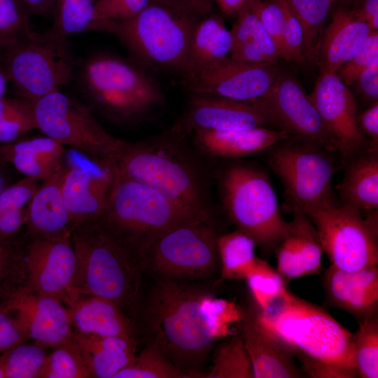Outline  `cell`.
<instances>
[{"mask_svg":"<svg viewBox=\"0 0 378 378\" xmlns=\"http://www.w3.org/2000/svg\"><path fill=\"white\" fill-rule=\"evenodd\" d=\"M207 293L183 281L160 277L145 312L151 343L175 365L194 377L214 341L204 322L202 302Z\"/></svg>","mask_w":378,"mask_h":378,"instance_id":"3","label":"cell"},{"mask_svg":"<svg viewBox=\"0 0 378 378\" xmlns=\"http://www.w3.org/2000/svg\"><path fill=\"white\" fill-rule=\"evenodd\" d=\"M27 340L14 318L0 303V354Z\"/></svg>","mask_w":378,"mask_h":378,"instance_id":"51","label":"cell"},{"mask_svg":"<svg viewBox=\"0 0 378 378\" xmlns=\"http://www.w3.org/2000/svg\"><path fill=\"white\" fill-rule=\"evenodd\" d=\"M78 76L81 90L91 105L115 123L139 120L164 100L157 82L141 66L113 55L90 56Z\"/></svg>","mask_w":378,"mask_h":378,"instance_id":"7","label":"cell"},{"mask_svg":"<svg viewBox=\"0 0 378 378\" xmlns=\"http://www.w3.org/2000/svg\"><path fill=\"white\" fill-rule=\"evenodd\" d=\"M64 162L66 170L62 181V194L74 227L104 212L113 172L107 159L94 160L73 149L65 153Z\"/></svg>","mask_w":378,"mask_h":378,"instance_id":"16","label":"cell"},{"mask_svg":"<svg viewBox=\"0 0 378 378\" xmlns=\"http://www.w3.org/2000/svg\"><path fill=\"white\" fill-rule=\"evenodd\" d=\"M177 8L202 18L213 13L214 0H165Z\"/></svg>","mask_w":378,"mask_h":378,"instance_id":"56","label":"cell"},{"mask_svg":"<svg viewBox=\"0 0 378 378\" xmlns=\"http://www.w3.org/2000/svg\"><path fill=\"white\" fill-rule=\"evenodd\" d=\"M260 99L278 129L291 138L338 153L335 141L326 130L309 96L291 76L279 71L273 84Z\"/></svg>","mask_w":378,"mask_h":378,"instance_id":"15","label":"cell"},{"mask_svg":"<svg viewBox=\"0 0 378 378\" xmlns=\"http://www.w3.org/2000/svg\"><path fill=\"white\" fill-rule=\"evenodd\" d=\"M250 5L238 14L230 29L229 57L248 62L275 64L281 57L278 48Z\"/></svg>","mask_w":378,"mask_h":378,"instance_id":"32","label":"cell"},{"mask_svg":"<svg viewBox=\"0 0 378 378\" xmlns=\"http://www.w3.org/2000/svg\"><path fill=\"white\" fill-rule=\"evenodd\" d=\"M253 0H214L221 12L232 18H236Z\"/></svg>","mask_w":378,"mask_h":378,"instance_id":"58","label":"cell"},{"mask_svg":"<svg viewBox=\"0 0 378 378\" xmlns=\"http://www.w3.org/2000/svg\"><path fill=\"white\" fill-rule=\"evenodd\" d=\"M358 323L352 333V346L358 375L378 377V314Z\"/></svg>","mask_w":378,"mask_h":378,"instance_id":"38","label":"cell"},{"mask_svg":"<svg viewBox=\"0 0 378 378\" xmlns=\"http://www.w3.org/2000/svg\"><path fill=\"white\" fill-rule=\"evenodd\" d=\"M1 304L27 338L36 343L54 348L71 336L73 328L67 309L55 298L24 286Z\"/></svg>","mask_w":378,"mask_h":378,"instance_id":"19","label":"cell"},{"mask_svg":"<svg viewBox=\"0 0 378 378\" xmlns=\"http://www.w3.org/2000/svg\"><path fill=\"white\" fill-rule=\"evenodd\" d=\"M378 59V31H372L368 38L336 72L337 76L346 85L356 81L360 73Z\"/></svg>","mask_w":378,"mask_h":378,"instance_id":"47","label":"cell"},{"mask_svg":"<svg viewBox=\"0 0 378 378\" xmlns=\"http://www.w3.org/2000/svg\"><path fill=\"white\" fill-rule=\"evenodd\" d=\"M262 323L293 352L301 370L311 377H358L352 332L326 311L288 294L265 312L258 309Z\"/></svg>","mask_w":378,"mask_h":378,"instance_id":"1","label":"cell"},{"mask_svg":"<svg viewBox=\"0 0 378 378\" xmlns=\"http://www.w3.org/2000/svg\"><path fill=\"white\" fill-rule=\"evenodd\" d=\"M288 230L275 250L276 270L285 284L295 279L319 274L323 248L317 231L307 215L292 214Z\"/></svg>","mask_w":378,"mask_h":378,"instance_id":"23","label":"cell"},{"mask_svg":"<svg viewBox=\"0 0 378 378\" xmlns=\"http://www.w3.org/2000/svg\"><path fill=\"white\" fill-rule=\"evenodd\" d=\"M237 325L252 364L254 378L302 376L293 352L262 323L256 305L244 311V316Z\"/></svg>","mask_w":378,"mask_h":378,"instance_id":"21","label":"cell"},{"mask_svg":"<svg viewBox=\"0 0 378 378\" xmlns=\"http://www.w3.org/2000/svg\"><path fill=\"white\" fill-rule=\"evenodd\" d=\"M206 378H254L252 364L241 337L237 333L216 350Z\"/></svg>","mask_w":378,"mask_h":378,"instance_id":"36","label":"cell"},{"mask_svg":"<svg viewBox=\"0 0 378 378\" xmlns=\"http://www.w3.org/2000/svg\"><path fill=\"white\" fill-rule=\"evenodd\" d=\"M279 71L276 63H253L227 57L183 81L192 94L250 101L267 92Z\"/></svg>","mask_w":378,"mask_h":378,"instance_id":"17","label":"cell"},{"mask_svg":"<svg viewBox=\"0 0 378 378\" xmlns=\"http://www.w3.org/2000/svg\"><path fill=\"white\" fill-rule=\"evenodd\" d=\"M191 374L172 363L153 343L150 342L130 365L113 378H191Z\"/></svg>","mask_w":378,"mask_h":378,"instance_id":"35","label":"cell"},{"mask_svg":"<svg viewBox=\"0 0 378 378\" xmlns=\"http://www.w3.org/2000/svg\"><path fill=\"white\" fill-rule=\"evenodd\" d=\"M8 82V78L0 66V98L4 97Z\"/></svg>","mask_w":378,"mask_h":378,"instance_id":"59","label":"cell"},{"mask_svg":"<svg viewBox=\"0 0 378 378\" xmlns=\"http://www.w3.org/2000/svg\"><path fill=\"white\" fill-rule=\"evenodd\" d=\"M93 0H57L52 30L67 37L69 35L92 31L94 23Z\"/></svg>","mask_w":378,"mask_h":378,"instance_id":"42","label":"cell"},{"mask_svg":"<svg viewBox=\"0 0 378 378\" xmlns=\"http://www.w3.org/2000/svg\"><path fill=\"white\" fill-rule=\"evenodd\" d=\"M358 126L363 134L374 146H378V102L377 101L358 116Z\"/></svg>","mask_w":378,"mask_h":378,"instance_id":"54","label":"cell"},{"mask_svg":"<svg viewBox=\"0 0 378 378\" xmlns=\"http://www.w3.org/2000/svg\"><path fill=\"white\" fill-rule=\"evenodd\" d=\"M200 18L165 0H150L135 16L95 22L92 31L115 36L142 65L182 74Z\"/></svg>","mask_w":378,"mask_h":378,"instance_id":"5","label":"cell"},{"mask_svg":"<svg viewBox=\"0 0 378 378\" xmlns=\"http://www.w3.org/2000/svg\"><path fill=\"white\" fill-rule=\"evenodd\" d=\"M255 246L254 240L238 229L220 235V277L216 284L226 280H245L258 258L255 255Z\"/></svg>","mask_w":378,"mask_h":378,"instance_id":"33","label":"cell"},{"mask_svg":"<svg viewBox=\"0 0 378 378\" xmlns=\"http://www.w3.org/2000/svg\"><path fill=\"white\" fill-rule=\"evenodd\" d=\"M219 236L211 213L189 216L153 243L144 270L183 282L209 278L220 267Z\"/></svg>","mask_w":378,"mask_h":378,"instance_id":"10","label":"cell"},{"mask_svg":"<svg viewBox=\"0 0 378 378\" xmlns=\"http://www.w3.org/2000/svg\"><path fill=\"white\" fill-rule=\"evenodd\" d=\"M221 187L225 208L238 230L267 254L274 252L288 230L267 175L256 168L234 165L224 173Z\"/></svg>","mask_w":378,"mask_h":378,"instance_id":"9","label":"cell"},{"mask_svg":"<svg viewBox=\"0 0 378 378\" xmlns=\"http://www.w3.org/2000/svg\"><path fill=\"white\" fill-rule=\"evenodd\" d=\"M38 378H92L78 346L69 339L49 353Z\"/></svg>","mask_w":378,"mask_h":378,"instance_id":"40","label":"cell"},{"mask_svg":"<svg viewBox=\"0 0 378 378\" xmlns=\"http://www.w3.org/2000/svg\"><path fill=\"white\" fill-rule=\"evenodd\" d=\"M378 146H370L342 160L337 185L341 204L368 213L378 209Z\"/></svg>","mask_w":378,"mask_h":378,"instance_id":"28","label":"cell"},{"mask_svg":"<svg viewBox=\"0 0 378 378\" xmlns=\"http://www.w3.org/2000/svg\"><path fill=\"white\" fill-rule=\"evenodd\" d=\"M37 128L34 103L18 97L0 98V142H13Z\"/></svg>","mask_w":378,"mask_h":378,"instance_id":"39","label":"cell"},{"mask_svg":"<svg viewBox=\"0 0 378 378\" xmlns=\"http://www.w3.org/2000/svg\"><path fill=\"white\" fill-rule=\"evenodd\" d=\"M360 92L374 102L378 99V59L374 60L359 75L356 81Z\"/></svg>","mask_w":378,"mask_h":378,"instance_id":"53","label":"cell"},{"mask_svg":"<svg viewBox=\"0 0 378 378\" xmlns=\"http://www.w3.org/2000/svg\"><path fill=\"white\" fill-rule=\"evenodd\" d=\"M38 181L35 177L25 176L8 185L0 193V214L25 208L38 187Z\"/></svg>","mask_w":378,"mask_h":378,"instance_id":"49","label":"cell"},{"mask_svg":"<svg viewBox=\"0 0 378 378\" xmlns=\"http://www.w3.org/2000/svg\"><path fill=\"white\" fill-rule=\"evenodd\" d=\"M150 1L97 0L94 6V23L105 20L130 19L141 12Z\"/></svg>","mask_w":378,"mask_h":378,"instance_id":"48","label":"cell"},{"mask_svg":"<svg viewBox=\"0 0 378 378\" xmlns=\"http://www.w3.org/2000/svg\"><path fill=\"white\" fill-rule=\"evenodd\" d=\"M231 48V32L223 20L214 13L200 18L192 32L183 80L229 57Z\"/></svg>","mask_w":378,"mask_h":378,"instance_id":"31","label":"cell"},{"mask_svg":"<svg viewBox=\"0 0 378 378\" xmlns=\"http://www.w3.org/2000/svg\"><path fill=\"white\" fill-rule=\"evenodd\" d=\"M8 178L4 172L0 169V193L8 186Z\"/></svg>","mask_w":378,"mask_h":378,"instance_id":"60","label":"cell"},{"mask_svg":"<svg viewBox=\"0 0 378 378\" xmlns=\"http://www.w3.org/2000/svg\"><path fill=\"white\" fill-rule=\"evenodd\" d=\"M24 240H0V303L25 284Z\"/></svg>","mask_w":378,"mask_h":378,"instance_id":"41","label":"cell"},{"mask_svg":"<svg viewBox=\"0 0 378 378\" xmlns=\"http://www.w3.org/2000/svg\"><path fill=\"white\" fill-rule=\"evenodd\" d=\"M326 303L358 322L378 314V266L346 271L330 264L323 275Z\"/></svg>","mask_w":378,"mask_h":378,"instance_id":"22","label":"cell"},{"mask_svg":"<svg viewBox=\"0 0 378 378\" xmlns=\"http://www.w3.org/2000/svg\"><path fill=\"white\" fill-rule=\"evenodd\" d=\"M0 378H5L4 362H3V358L1 354H0Z\"/></svg>","mask_w":378,"mask_h":378,"instance_id":"61","label":"cell"},{"mask_svg":"<svg viewBox=\"0 0 378 378\" xmlns=\"http://www.w3.org/2000/svg\"><path fill=\"white\" fill-rule=\"evenodd\" d=\"M1 64L19 97L33 103L72 78L75 62L66 38L31 30L3 49Z\"/></svg>","mask_w":378,"mask_h":378,"instance_id":"8","label":"cell"},{"mask_svg":"<svg viewBox=\"0 0 378 378\" xmlns=\"http://www.w3.org/2000/svg\"><path fill=\"white\" fill-rule=\"evenodd\" d=\"M182 129L241 130L274 125L261 99L239 101L228 98L192 94ZM180 130H182L179 128Z\"/></svg>","mask_w":378,"mask_h":378,"instance_id":"20","label":"cell"},{"mask_svg":"<svg viewBox=\"0 0 378 378\" xmlns=\"http://www.w3.org/2000/svg\"><path fill=\"white\" fill-rule=\"evenodd\" d=\"M356 5L351 10L364 20L372 31H378V0H354Z\"/></svg>","mask_w":378,"mask_h":378,"instance_id":"55","label":"cell"},{"mask_svg":"<svg viewBox=\"0 0 378 378\" xmlns=\"http://www.w3.org/2000/svg\"><path fill=\"white\" fill-rule=\"evenodd\" d=\"M111 168L106 207L92 220L143 271L153 243L168 229L194 214L153 188Z\"/></svg>","mask_w":378,"mask_h":378,"instance_id":"2","label":"cell"},{"mask_svg":"<svg viewBox=\"0 0 378 378\" xmlns=\"http://www.w3.org/2000/svg\"><path fill=\"white\" fill-rule=\"evenodd\" d=\"M203 153L224 158H240L267 150L290 136L279 129L258 127L248 130L197 129L190 131Z\"/></svg>","mask_w":378,"mask_h":378,"instance_id":"26","label":"cell"},{"mask_svg":"<svg viewBox=\"0 0 378 378\" xmlns=\"http://www.w3.org/2000/svg\"><path fill=\"white\" fill-rule=\"evenodd\" d=\"M37 128L46 136L94 160L116 153L125 141L100 125L90 106L59 90L34 102Z\"/></svg>","mask_w":378,"mask_h":378,"instance_id":"13","label":"cell"},{"mask_svg":"<svg viewBox=\"0 0 378 378\" xmlns=\"http://www.w3.org/2000/svg\"><path fill=\"white\" fill-rule=\"evenodd\" d=\"M1 54L0 52V64H1Z\"/></svg>","mask_w":378,"mask_h":378,"instance_id":"63","label":"cell"},{"mask_svg":"<svg viewBox=\"0 0 378 378\" xmlns=\"http://www.w3.org/2000/svg\"><path fill=\"white\" fill-rule=\"evenodd\" d=\"M25 208L0 214V240L17 237L25 223Z\"/></svg>","mask_w":378,"mask_h":378,"instance_id":"52","label":"cell"},{"mask_svg":"<svg viewBox=\"0 0 378 378\" xmlns=\"http://www.w3.org/2000/svg\"><path fill=\"white\" fill-rule=\"evenodd\" d=\"M202 309L207 334L214 342L227 337L232 326L244 316V311L235 302L208 293L202 300Z\"/></svg>","mask_w":378,"mask_h":378,"instance_id":"44","label":"cell"},{"mask_svg":"<svg viewBox=\"0 0 378 378\" xmlns=\"http://www.w3.org/2000/svg\"><path fill=\"white\" fill-rule=\"evenodd\" d=\"M71 240L76 255L71 288L76 298L107 299L132 319L138 313L142 270L92 220L76 225Z\"/></svg>","mask_w":378,"mask_h":378,"instance_id":"6","label":"cell"},{"mask_svg":"<svg viewBox=\"0 0 378 378\" xmlns=\"http://www.w3.org/2000/svg\"><path fill=\"white\" fill-rule=\"evenodd\" d=\"M47 347L22 342L3 353L5 378H38L48 355Z\"/></svg>","mask_w":378,"mask_h":378,"instance_id":"43","label":"cell"},{"mask_svg":"<svg viewBox=\"0 0 378 378\" xmlns=\"http://www.w3.org/2000/svg\"><path fill=\"white\" fill-rule=\"evenodd\" d=\"M308 96L342 160L374 146L358 126L353 94L336 74H321Z\"/></svg>","mask_w":378,"mask_h":378,"instance_id":"18","label":"cell"},{"mask_svg":"<svg viewBox=\"0 0 378 378\" xmlns=\"http://www.w3.org/2000/svg\"><path fill=\"white\" fill-rule=\"evenodd\" d=\"M281 57L295 62L304 61L303 56V31L299 21L289 8L282 35Z\"/></svg>","mask_w":378,"mask_h":378,"instance_id":"50","label":"cell"},{"mask_svg":"<svg viewBox=\"0 0 378 378\" xmlns=\"http://www.w3.org/2000/svg\"><path fill=\"white\" fill-rule=\"evenodd\" d=\"M27 239L24 244V286L69 307L77 298L71 288L76 267L71 235Z\"/></svg>","mask_w":378,"mask_h":378,"instance_id":"14","label":"cell"},{"mask_svg":"<svg viewBox=\"0 0 378 378\" xmlns=\"http://www.w3.org/2000/svg\"><path fill=\"white\" fill-rule=\"evenodd\" d=\"M307 216L331 264L351 272L378 265L377 211L364 218L359 210L332 200Z\"/></svg>","mask_w":378,"mask_h":378,"instance_id":"12","label":"cell"},{"mask_svg":"<svg viewBox=\"0 0 378 378\" xmlns=\"http://www.w3.org/2000/svg\"><path fill=\"white\" fill-rule=\"evenodd\" d=\"M372 30L351 10L338 8L324 29L316 62L321 74H336L359 49Z\"/></svg>","mask_w":378,"mask_h":378,"instance_id":"25","label":"cell"},{"mask_svg":"<svg viewBox=\"0 0 378 378\" xmlns=\"http://www.w3.org/2000/svg\"><path fill=\"white\" fill-rule=\"evenodd\" d=\"M31 30L28 13L17 0H0V50Z\"/></svg>","mask_w":378,"mask_h":378,"instance_id":"45","label":"cell"},{"mask_svg":"<svg viewBox=\"0 0 378 378\" xmlns=\"http://www.w3.org/2000/svg\"><path fill=\"white\" fill-rule=\"evenodd\" d=\"M70 339L80 351L92 378H113L136 357L137 340L73 330Z\"/></svg>","mask_w":378,"mask_h":378,"instance_id":"29","label":"cell"},{"mask_svg":"<svg viewBox=\"0 0 378 378\" xmlns=\"http://www.w3.org/2000/svg\"><path fill=\"white\" fill-rule=\"evenodd\" d=\"M66 167L63 164L38 186L25 209L27 237H59L71 235L74 227L62 194Z\"/></svg>","mask_w":378,"mask_h":378,"instance_id":"24","label":"cell"},{"mask_svg":"<svg viewBox=\"0 0 378 378\" xmlns=\"http://www.w3.org/2000/svg\"><path fill=\"white\" fill-rule=\"evenodd\" d=\"M27 13L46 15L55 7L57 0H17Z\"/></svg>","mask_w":378,"mask_h":378,"instance_id":"57","label":"cell"},{"mask_svg":"<svg viewBox=\"0 0 378 378\" xmlns=\"http://www.w3.org/2000/svg\"><path fill=\"white\" fill-rule=\"evenodd\" d=\"M354 0H334V2L343 1V2H352Z\"/></svg>","mask_w":378,"mask_h":378,"instance_id":"62","label":"cell"},{"mask_svg":"<svg viewBox=\"0 0 378 378\" xmlns=\"http://www.w3.org/2000/svg\"><path fill=\"white\" fill-rule=\"evenodd\" d=\"M65 153L63 145L46 136L0 146V163H10L25 176L43 181L59 169Z\"/></svg>","mask_w":378,"mask_h":378,"instance_id":"30","label":"cell"},{"mask_svg":"<svg viewBox=\"0 0 378 378\" xmlns=\"http://www.w3.org/2000/svg\"><path fill=\"white\" fill-rule=\"evenodd\" d=\"M250 6L274 41L281 57L282 35L288 11L286 1L253 0Z\"/></svg>","mask_w":378,"mask_h":378,"instance_id":"46","label":"cell"},{"mask_svg":"<svg viewBox=\"0 0 378 378\" xmlns=\"http://www.w3.org/2000/svg\"><path fill=\"white\" fill-rule=\"evenodd\" d=\"M178 133L176 127L174 136L124 141L108 160L122 176L153 188L188 213H211L202 173L183 152Z\"/></svg>","mask_w":378,"mask_h":378,"instance_id":"4","label":"cell"},{"mask_svg":"<svg viewBox=\"0 0 378 378\" xmlns=\"http://www.w3.org/2000/svg\"><path fill=\"white\" fill-rule=\"evenodd\" d=\"M267 150V161L284 186L288 211L307 215L332 200L331 181L336 170L332 152L293 138Z\"/></svg>","mask_w":378,"mask_h":378,"instance_id":"11","label":"cell"},{"mask_svg":"<svg viewBox=\"0 0 378 378\" xmlns=\"http://www.w3.org/2000/svg\"><path fill=\"white\" fill-rule=\"evenodd\" d=\"M244 281L260 312L268 310L289 292L276 269L259 258Z\"/></svg>","mask_w":378,"mask_h":378,"instance_id":"37","label":"cell"},{"mask_svg":"<svg viewBox=\"0 0 378 378\" xmlns=\"http://www.w3.org/2000/svg\"><path fill=\"white\" fill-rule=\"evenodd\" d=\"M66 309L74 330L136 339L134 321L118 304L107 299L78 295Z\"/></svg>","mask_w":378,"mask_h":378,"instance_id":"27","label":"cell"},{"mask_svg":"<svg viewBox=\"0 0 378 378\" xmlns=\"http://www.w3.org/2000/svg\"><path fill=\"white\" fill-rule=\"evenodd\" d=\"M303 31L304 61H316L325 23L334 0H285Z\"/></svg>","mask_w":378,"mask_h":378,"instance_id":"34","label":"cell"}]
</instances>
